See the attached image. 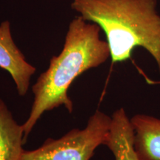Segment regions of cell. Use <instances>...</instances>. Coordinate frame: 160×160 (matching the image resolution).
<instances>
[{"mask_svg":"<svg viewBox=\"0 0 160 160\" xmlns=\"http://www.w3.org/2000/svg\"><path fill=\"white\" fill-rule=\"evenodd\" d=\"M100 31L99 25L81 16L71 22L61 53L51 58L48 69L32 87L33 105L22 125L25 142L45 112L63 105L71 113L73 105L68 91L72 82L84 72L99 67L111 57L108 42L100 38Z\"/></svg>","mask_w":160,"mask_h":160,"instance_id":"6da1fadb","label":"cell"},{"mask_svg":"<svg viewBox=\"0 0 160 160\" xmlns=\"http://www.w3.org/2000/svg\"><path fill=\"white\" fill-rule=\"evenodd\" d=\"M157 0H73L71 8L102 30L113 63L131 59L142 48L157 63L160 73V16Z\"/></svg>","mask_w":160,"mask_h":160,"instance_id":"7a4b0ae2","label":"cell"},{"mask_svg":"<svg viewBox=\"0 0 160 160\" xmlns=\"http://www.w3.org/2000/svg\"><path fill=\"white\" fill-rule=\"evenodd\" d=\"M111 117L99 111L84 129H73L57 139L49 138L39 148L24 151L21 160H90L108 137Z\"/></svg>","mask_w":160,"mask_h":160,"instance_id":"3957f363","label":"cell"},{"mask_svg":"<svg viewBox=\"0 0 160 160\" xmlns=\"http://www.w3.org/2000/svg\"><path fill=\"white\" fill-rule=\"evenodd\" d=\"M0 68L11 74L18 93L24 97L28 91L31 77L35 73L36 68L28 62L15 44L8 21L0 25Z\"/></svg>","mask_w":160,"mask_h":160,"instance_id":"277c9868","label":"cell"},{"mask_svg":"<svg viewBox=\"0 0 160 160\" xmlns=\"http://www.w3.org/2000/svg\"><path fill=\"white\" fill-rule=\"evenodd\" d=\"M133 148L139 160H160V119L139 113L132 117Z\"/></svg>","mask_w":160,"mask_h":160,"instance_id":"5b68a950","label":"cell"},{"mask_svg":"<svg viewBox=\"0 0 160 160\" xmlns=\"http://www.w3.org/2000/svg\"><path fill=\"white\" fill-rule=\"evenodd\" d=\"M105 145L115 160H139L133 148V130L125 109L119 108L111 117L110 133Z\"/></svg>","mask_w":160,"mask_h":160,"instance_id":"8992f818","label":"cell"},{"mask_svg":"<svg viewBox=\"0 0 160 160\" xmlns=\"http://www.w3.org/2000/svg\"><path fill=\"white\" fill-rule=\"evenodd\" d=\"M25 143L22 125L16 122L5 102L0 99V160H21Z\"/></svg>","mask_w":160,"mask_h":160,"instance_id":"52a82bcc","label":"cell"}]
</instances>
